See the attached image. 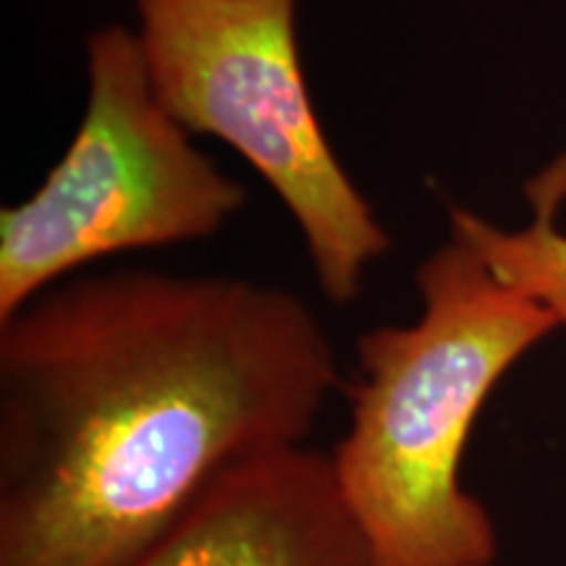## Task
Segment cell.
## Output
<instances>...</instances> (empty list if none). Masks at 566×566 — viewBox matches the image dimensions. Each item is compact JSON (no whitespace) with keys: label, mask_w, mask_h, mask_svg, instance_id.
I'll return each instance as SVG.
<instances>
[{"label":"cell","mask_w":566,"mask_h":566,"mask_svg":"<svg viewBox=\"0 0 566 566\" xmlns=\"http://www.w3.org/2000/svg\"><path fill=\"white\" fill-rule=\"evenodd\" d=\"M415 281L420 317L359 336L331 464L378 566H493L499 535L462 488L464 449L493 388L558 323L457 237Z\"/></svg>","instance_id":"2"},{"label":"cell","mask_w":566,"mask_h":566,"mask_svg":"<svg viewBox=\"0 0 566 566\" xmlns=\"http://www.w3.org/2000/svg\"><path fill=\"white\" fill-rule=\"evenodd\" d=\"M244 205L160 103L137 32L101 27L80 129L38 192L0 212V323L97 260L208 239Z\"/></svg>","instance_id":"4"},{"label":"cell","mask_w":566,"mask_h":566,"mask_svg":"<svg viewBox=\"0 0 566 566\" xmlns=\"http://www.w3.org/2000/svg\"><path fill=\"white\" fill-rule=\"evenodd\" d=\"M126 566H378L331 454L296 446L226 472Z\"/></svg>","instance_id":"5"},{"label":"cell","mask_w":566,"mask_h":566,"mask_svg":"<svg viewBox=\"0 0 566 566\" xmlns=\"http://www.w3.org/2000/svg\"><path fill=\"white\" fill-rule=\"evenodd\" d=\"M296 3L134 0L137 40L168 113L242 155L300 229L321 292L349 304L391 237L317 116Z\"/></svg>","instance_id":"3"},{"label":"cell","mask_w":566,"mask_h":566,"mask_svg":"<svg viewBox=\"0 0 566 566\" xmlns=\"http://www.w3.org/2000/svg\"><path fill=\"white\" fill-rule=\"evenodd\" d=\"M533 218L522 229H501L472 210L449 208L451 237L464 242L495 279L541 304L566 328V233L558 216L566 202V155L527 181Z\"/></svg>","instance_id":"6"},{"label":"cell","mask_w":566,"mask_h":566,"mask_svg":"<svg viewBox=\"0 0 566 566\" xmlns=\"http://www.w3.org/2000/svg\"><path fill=\"white\" fill-rule=\"evenodd\" d=\"M338 388L273 283L76 273L0 323V566H126L218 478L307 446Z\"/></svg>","instance_id":"1"}]
</instances>
